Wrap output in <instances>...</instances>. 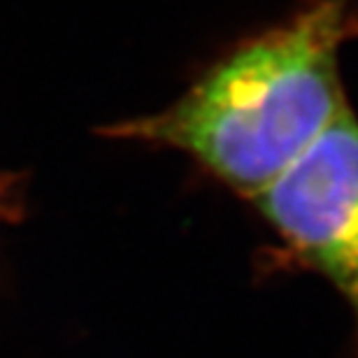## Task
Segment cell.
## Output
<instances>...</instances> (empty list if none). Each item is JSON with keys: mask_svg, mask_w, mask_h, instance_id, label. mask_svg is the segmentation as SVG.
I'll use <instances>...</instances> for the list:
<instances>
[{"mask_svg": "<svg viewBox=\"0 0 358 358\" xmlns=\"http://www.w3.org/2000/svg\"><path fill=\"white\" fill-rule=\"evenodd\" d=\"M358 35V0H310L238 42L182 98L114 135L179 149L252 200L345 110L340 52Z\"/></svg>", "mask_w": 358, "mask_h": 358, "instance_id": "cell-1", "label": "cell"}, {"mask_svg": "<svg viewBox=\"0 0 358 358\" xmlns=\"http://www.w3.org/2000/svg\"><path fill=\"white\" fill-rule=\"evenodd\" d=\"M252 200L293 254L345 298L358 333V119L352 107Z\"/></svg>", "mask_w": 358, "mask_h": 358, "instance_id": "cell-2", "label": "cell"}]
</instances>
